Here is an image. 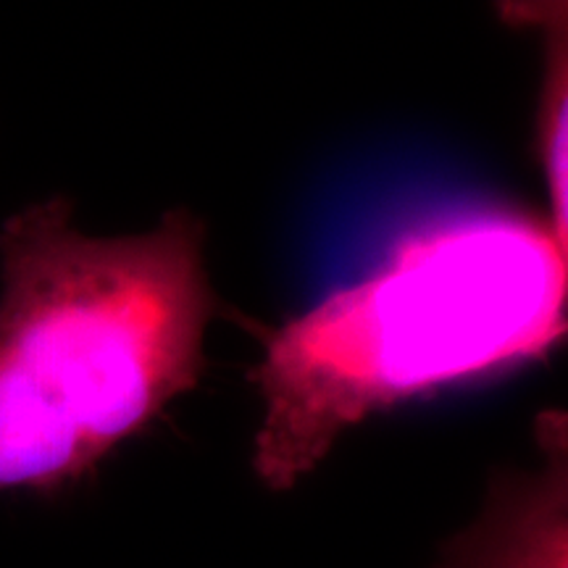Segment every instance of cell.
<instances>
[{
    "label": "cell",
    "mask_w": 568,
    "mask_h": 568,
    "mask_svg": "<svg viewBox=\"0 0 568 568\" xmlns=\"http://www.w3.org/2000/svg\"><path fill=\"white\" fill-rule=\"evenodd\" d=\"M500 17L510 27L539 38V77L535 148L548 190V226L568 251V6L566 3H503Z\"/></svg>",
    "instance_id": "obj_4"
},
{
    "label": "cell",
    "mask_w": 568,
    "mask_h": 568,
    "mask_svg": "<svg viewBox=\"0 0 568 568\" xmlns=\"http://www.w3.org/2000/svg\"><path fill=\"white\" fill-rule=\"evenodd\" d=\"M539 468L489 479L479 516L453 535L432 568H568V426L564 410L537 418Z\"/></svg>",
    "instance_id": "obj_3"
},
{
    "label": "cell",
    "mask_w": 568,
    "mask_h": 568,
    "mask_svg": "<svg viewBox=\"0 0 568 568\" xmlns=\"http://www.w3.org/2000/svg\"><path fill=\"white\" fill-rule=\"evenodd\" d=\"M566 305L568 251L545 219L481 211L406 234L364 280L266 329L247 374L264 403L255 477L287 493L368 416L545 358Z\"/></svg>",
    "instance_id": "obj_2"
},
{
    "label": "cell",
    "mask_w": 568,
    "mask_h": 568,
    "mask_svg": "<svg viewBox=\"0 0 568 568\" xmlns=\"http://www.w3.org/2000/svg\"><path fill=\"white\" fill-rule=\"evenodd\" d=\"M222 314L187 209L90 237L63 195L0 226V493L80 485L201 385Z\"/></svg>",
    "instance_id": "obj_1"
}]
</instances>
